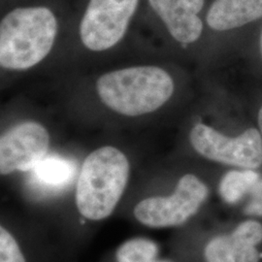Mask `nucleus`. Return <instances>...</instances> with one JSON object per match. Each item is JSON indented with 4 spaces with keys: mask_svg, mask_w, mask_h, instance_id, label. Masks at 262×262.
Listing matches in <instances>:
<instances>
[{
    "mask_svg": "<svg viewBox=\"0 0 262 262\" xmlns=\"http://www.w3.org/2000/svg\"><path fill=\"white\" fill-rule=\"evenodd\" d=\"M149 3L180 43L189 44L200 37L203 24L198 14L204 0H149Z\"/></svg>",
    "mask_w": 262,
    "mask_h": 262,
    "instance_id": "1a4fd4ad",
    "label": "nucleus"
},
{
    "mask_svg": "<svg viewBox=\"0 0 262 262\" xmlns=\"http://www.w3.org/2000/svg\"><path fill=\"white\" fill-rule=\"evenodd\" d=\"M261 51H262V34H261Z\"/></svg>",
    "mask_w": 262,
    "mask_h": 262,
    "instance_id": "a211bd4d",
    "label": "nucleus"
},
{
    "mask_svg": "<svg viewBox=\"0 0 262 262\" xmlns=\"http://www.w3.org/2000/svg\"><path fill=\"white\" fill-rule=\"evenodd\" d=\"M208 197L206 184L193 174H186L172 193L141 200L134 207L133 215L141 225L150 228L178 227L198 214Z\"/></svg>",
    "mask_w": 262,
    "mask_h": 262,
    "instance_id": "20e7f679",
    "label": "nucleus"
},
{
    "mask_svg": "<svg viewBox=\"0 0 262 262\" xmlns=\"http://www.w3.org/2000/svg\"><path fill=\"white\" fill-rule=\"evenodd\" d=\"M56 16L44 6L10 11L0 24V64L10 70H26L43 60L54 45Z\"/></svg>",
    "mask_w": 262,
    "mask_h": 262,
    "instance_id": "f03ea898",
    "label": "nucleus"
},
{
    "mask_svg": "<svg viewBox=\"0 0 262 262\" xmlns=\"http://www.w3.org/2000/svg\"><path fill=\"white\" fill-rule=\"evenodd\" d=\"M96 89L107 107L123 116L137 117L154 112L167 102L174 92V83L159 67L137 66L104 74Z\"/></svg>",
    "mask_w": 262,
    "mask_h": 262,
    "instance_id": "7ed1b4c3",
    "label": "nucleus"
},
{
    "mask_svg": "<svg viewBox=\"0 0 262 262\" xmlns=\"http://www.w3.org/2000/svg\"><path fill=\"white\" fill-rule=\"evenodd\" d=\"M50 146L47 129L35 122H21L0 139V173L31 171L46 158Z\"/></svg>",
    "mask_w": 262,
    "mask_h": 262,
    "instance_id": "0eeeda50",
    "label": "nucleus"
},
{
    "mask_svg": "<svg viewBox=\"0 0 262 262\" xmlns=\"http://www.w3.org/2000/svg\"><path fill=\"white\" fill-rule=\"evenodd\" d=\"M158 245L148 238H132L122 243L116 253L117 262H158Z\"/></svg>",
    "mask_w": 262,
    "mask_h": 262,
    "instance_id": "ddd939ff",
    "label": "nucleus"
},
{
    "mask_svg": "<svg viewBox=\"0 0 262 262\" xmlns=\"http://www.w3.org/2000/svg\"><path fill=\"white\" fill-rule=\"evenodd\" d=\"M260 175L253 169H233L225 173L219 185V194L228 205H236L250 194Z\"/></svg>",
    "mask_w": 262,
    "mask_h": 262,
    "instance_id": "f8f14e48",
    "label": "nucleus"
},
{
    "mask_svg": "<svg viewBox=\"0 0 262 262\" xmlns=\"http://www.w3.org/2000/svg\"><path fill=\"white\" fill-rule=\"evenodd\" d=\"M258 125H259V128H260V133L262 135V107L259 110V114H258Z\"/></svg>",
    "mask_w": 262,
    "mask_h": 262,
    "instance_id": "dca6fc26",
    "label": "nucleus"
},
{
    "mask_svg": "<svg viewBox=\"0 0 262 262\" xmlns=\"http://www.w3.org/2000/svg\"><path fill=\"white\" fill-rule=\"evenodd\" d=\"M139 0H90L80 25L85 47L94 52L108 50L124 36Z\"/></svg>",
    "mask_w": 262,
    "mask_h": 262,
    "instance_id": "423d86ee",
    "label": "nucleus"
},
{
    "mask_svg": "<svg viewBox=\"0 0 262 262\" xmlns=\"http://www.w3.org/2000/svg\"><path fill=\"white\" fill-rule=\"evenodd\" d=\"M192 148L203 158L239 169L262 166V135L249 128L236 137H228L203 123H197L189 134Z\"/></svg>",
    "mask_w": 262,
    "mask_h": 262,
    "instance_id": "39448f33",
    "label": "nucleus"
},
{
    "mask_svg": "<svg viewBox=\"0 0 262 262\" xmlns=\"http://www.w3.org/2000/svg\"><path fill=\"white\" fill-rule=\"evenodd\" d=\"M34 182L51 190L66 187L75 177L76 165L71 160L60 157H46L31 170Z\"/></svg>",
    "mask_w": 262,
    "mask_h": 262,
    "instance_id": "9b49d317",
    "label": "nucleus"
},
{
    "mask_svg": "<svg viewBox=\"0 0 262 262\" xmlns=\"http://www.w3.org/2000/svg\"><path fill=\"white\" fill-rule=\"evenodd\" d=\"M0 262H27L18 241L3 225L0 227Z\"/></svg>",
    "mask_w": 262,
    "mask_h": 262,
    "instance_id": "4468645a",
    "label": "nucleus"
},
{
    "mask_svg": "<svg viewBox=\"0 0 262 262\" xmlns=\"http://www.w3.org/2000/svg\"><path fill=\"white\" fill-rule=\"evenodd\" d=\"M158 262H173L170 259H165V258H159V260Z\"/></svg>",
    "mask_w": 262,
    "mask_h": 262,
    "instance_id": "f3484780",
    "label": "nucleus"
},
{
    "mask_svg": "<svg viewBox=\"0 0 262 262\" xmlns=\"http://www.w3.org/2000/svg\"><path fill=\"white\" fill-rule=\"evenodd\" d=\"M262 18V0H215L207 14L212 29L225 31Z\"/></svg>",
    "mask_w": 262,
    "mask_h": 262,
    "instance_id": "9d476101",
    "label": "nucleus"
},
{
    "mask_svg": "<svg viewBox=\"0 0 262 262\" xmlns=\"http://www.w3.org/2000/svg\"><path fill=\"white\" fill-rule=\"evenodd\" d=\"M204 262H262V222L247 216L229 230L211 237Z\"/></svg>",
    "mask_w": 262,
    "mask_h": 262,
    "instance_id": "6e6552de",
    "label": "nucleus"
},
{
    "mask_svg": "<svg viewBox=\"0 0 262 262\" xmlns=\"http://www.w3.org/2000/svg\"><path fill=\"white\" fill-rule=\"evenodd\" d=\"M129 171L126 156L115 147L105 146L91 152L76 185L75 203L80 215L93 222L112 215L127 186Z\"/></svg>",
    "mask_w": 262,
    "mask_h": 262,
    "instance_id": "f257e3e1",
    "label": "nucleus"
},
{
    "mask_svg": "<svg viewBox=\"0 0 262 262\" xmlns=\"http://www.w3.org/2000/svg\"><path fill=\"white\" fill-rule=\"evenodd\" d=\"M249 196V200L244 206V214L246 216L260 219L262 217V178L254 185Z\"/></svg>",
    "mask_w": 262,
    "mask_h": 262,
    "instance_id": "2eb2a0df",
    "label": "nucleus"
}]
</instances>
